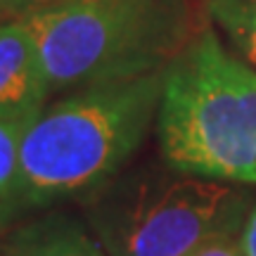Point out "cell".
Instances as JSON below:
<instances>
[{"instance_id":"6da1fadb","label":"cell","mask_w":256,"mask_h":256,"mask_svg":"<svg viewBox=\"0 0 256 256\" xmlns=\"http://www.w3.org/2000/svg\"><path fill=\"white\" fill-rule=\"evenodd\" d=\"M166 69L46 104L22 145V206L40 209L110 185L156 124Z\"/></svg>"},{"instance_id":"5b68a950","label":"cell","mask_w":256,"mask_h":256,"mask_svg":"<svg viewBox=\"0 0 256 256\" xmlns=\"http://www.w3.org/2000/svg\"><path fill=\"white\" fill-rule=\"evenodd\" d=\"M50 95L40 48L22 17L0 22V112L43 110Z\"/></svg>"},{"instance_id":"30bf717a","label":"cell","mask_w":256,"mask_h":256,"mask_svg":"<svg viewBox=\"0 0 256 256\" xmlns=\"http://www.w3.org/2000/svg\"><path fill=\"white\" fill-rule=\"evenodd\" d=\"M238 244L242 249V256H256V204L247 211V218L238 235Z\"/></svg>"},{"instance_id":"277c9868","label":"cell","mask_w":256,"mask_h":256,"mask_svg":"<svg viewBox=\"0 0 256 256\" xmlns=\"http://www.w3.org/2000/svg\"><path fill=\"white\" fill-rule=\"evenodd\" d=\"M247 204L230 183L200 176L130 174L92 194L90 223L107 256H190L235 235Z\"/></svg>"},{"instance_id":"3957f363","label":"cell","mask_w":256,"mask_h":256,"mask_svg":"<svg viewBox=\"0 0 256 256\" xmlns=\"http://www.w3.org/2000/svg\"><path fill=\"white\" fill-rule=\"evenodd\" d=\"M22 19L38 40L50 92L162 72L192 40L190 0H69Z\"/></svg>"},{"instance_id":"52a82bcc","label":"cell","mask_w":256,"mask_h":256,"mask_svg":"<svg viewBox=\"0 0 256 256\" xmlns=\"http://www.w3.org/2000/svg\"><path fill=\"white\" fill-rule=\"evenodd\" d=\"M38 114L0 112V220L22 206V145Z\"/></svg>"},{"instance_id":"7c38bea8","label":"cell","mask_w":256,"mask_h":256,"mask_svg":"<svg viewBox=\"0 0 256 256\" xmlns=\"http://www.w3.org/2000/svg\"><path fill=\"white\" fill-rule=\"evenodd\" d=\"M17 14L22 17V0H0V22Z\"/></svg>"},{"instance_id":"ba28073f","label":"cell","mask_w":256,"mask_h":256,"mask_svg":"<svg viewBox=\"0 0 256 256\" xmlns=\"http://www.w3.org/2000/svg\"><path fill=\"white\" fill-rule=\"evenodd\" d=\"M206 10L240 60L256 69V0H206Z\"/></svg>"},{"instance_id":"8fae6325","label":"cell","mask_w":256,"mask_h":256,"mask_svg":"<svg viewBox=\"0 0 256 256\" xmlns=\"http://www.w3.org/2000/svg\"><path fill=\"white\" fill-rule=\"evenodd\" d=\"M62 2H69V0H22V14L38 12V10L46 8H55V5H62Z\"/></svg>"},{"instance_id":"9c48e42d","label":"cell","mask_w":256,"mask_h":256,"mask_svg":"<svg viewBox=\"0 0 256 256\" xmlns=\"http://www.w3.org/2000/svg\"><path fill=\"white\" fill-rule=\"evenodd\" d=\"M235 235H223V238H216L202 244L194 254L190 256H242V249H240L238 240H232Z\"/></svg>"},{"instance_id":"7a4b0ae2","label":"cell","mask_w":256,"mask_h":256,"mask_svg":"<svg viewBox=\"0 0 256 256\" xmlns=\"http://www.w3.org/2000/svg\"><path fill=\"white\" fill-rule=\"evenodd\" d=\"M156 138L178 174L256 185V69L230 55L214 28L168 64Z\"/></svg>"},{"instance_id":"8992f818","label":"cell","mask_w":256,"mask_h":256,"mask_svg":"<svg viewBox=\"0 0 256 256\" xmlns=\"http://www.w3.org/2000/svg\"><path fill=\"white\" fill-rule=\"evenodd\" d=\"M0 256H107V252L78 220L50 216L17 230L0 247Z\"/></svg>"}]
</instances>
